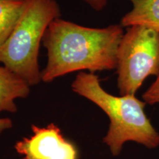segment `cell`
<instances>
[{"label": "cell", "instance_id": "6da1fadb", "mask_svg": "<svg viewBox=\"0 0 159 159\" xmlns=\"http://www.w3.org/2000/svg\"><path fill=\"white\" fill-rule=\"evenodd\" d=\"M124 33L121 25L94 28L61 18L54 20L42 41L48 60L41 71V81L50 83L77 71L94 73L116 69L117 50Z\"/></svg>", "mask_w": 159, "mask_h": 159}, {"label": "cell", "instance_id": "7a4b0ae2", "mask_svg": "<svg viewBox=\"0 0 159 159\" xmlns=\"http://www.w3.org/2000/svg\"><path fill=\"white\" fill-rule=\"evenodd\" d=\"M71 89L89 99L108 116L109 128L103 142L117 156L126 142H134L150 149L159 146V134L144 112L147 103L136 95L114 96L101 85L94 73L80 71L71 83Z\"/></svg>", "mask_w": 159, "mask_h": 159}, {"label": "cell", "instance_id": "3957f363", "mask_svg": "<svg viewBox=\"0 0 159 159\" xmlns=\"http://www.w3.org/2000/svg\"><path fill=\"white\" fill-rule=\"evenodd\" d=\"M60 16L56 0H25L11 34L0 47V63L30 86L41 81L40 47L49 25Z\"/></svg>", "mask_w": 159, "mask_h": 159}, {"label": "cell", "instance_id": "277c9868", "mask_svg": "<svg viewBox=\"0 0 159 159\" xmlns=\"http://www.w3.org/2000/svg\"><path fill=\"white\" fill-rule=\"evenodd\" d=\"M120 95H136L149 76L159 73V30L143 25L127 28L116 55Z\"/></svg>", "mask_w": 159, "mask_h": 159}, {"label": "cell", "instance_id": "5b68a950", "mask_svg": "<svg viewBox=\"0 0 159 159\" xmlns=\"http://www.w3.org/2000/svg\"><path fill=\"white\" fill-rule=\"evenodd\" d=\"M33 134L16 143L14 148L23 159H77L78 152L72 142L63 136L56 125L41 127L33 125Z\"/></svg>", "mask_w": 159, "mask_h": 159}, {"label": "cell", "instance_id": "8992f818", "mask_svg": "<svg viewBox=\"0 0 159 159\" xmlns=\"http://www.w3.org/2000/svg\"><path fill=\"white\" fill-rule=\"evenodd\" d=\"M30 85L19 75L5 66H0V114L3 112L16 113L17 99L29 96Z\"/></svg>", "mask_w": 159, "mask_h": 159}, {"label": "cell", "instance_id": "52a82bcc", "mask_svg": "<svg viewBox=\"0 0 159 159\" xmlns=\"http://www.w3.org/2000/svg\"><path fill=\"white\" fill-rule=\"evenodd\" d=\"M132 9L121 19L123 27L143 25L159 30V0H129Z\"/></svg>", "mask_w": 159, "mask_h": 159}, {"label": "cell", "instance_id": "ba28073f", "mask_svg": "<svg viewBox=\"0 0 159 159\" xmlns=\"http://www.w3.org/2000/svg\"><path fill=\"white\" fill-rule=\"evenodd\" d=\"M25 2V0H0V47L11 34Z\"/></svg>", "mask_w": 159, "mask_h": 159}, {"label": "cell", "instance_id": "9c48e42d", "mask_svg": "<svg viewBox=\"0 0 159 159\" xmlns=\"http://www.w3.org/2000/svg\"><path fill=\"white\" fill-rule=\"evenodd\" d=\"M142 98L147 104H159V73L154 83H152L148 90L143 94Z\"/></svg>", "mask_w": 159, "mask_h": 159}, {"label": "cell", "instance_id": "30bf717a", "mask_svg": "<svg viewBox=\"0 0 159 159\" xmlns=\"http://www.w3.org/2000/svg\"><path fill=\"white\" fill-rule=\"evenodd\" d=\"M82 1L96 11H102L108 2V0H82Z\"/></svg>", "mask_w": 159, "mask_h": 159}, {"label": "cell", "instance_id": "8fae6325", "mask_svg": "<svg viewBox=\"0 0 159 159\" xmlns=\"http://www.w3.org/2000/svg\"><path fill=\"white\" fill-rule=\"evenodd\" d=\"M13 128V121L9 118H0V134Z\"/></svg>", "mask_w": 159, "mask_h": 159}]
</instances>
